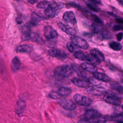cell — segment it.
Returning <instances> with one entry per match:
<instances>
[{
	"label": "cell",
	"instance_id": "4dcf8cb0",
	"mask_svg": "<svg viewBox=\"0 0 123 123\" xmlns=\"http://www.w3.org/2000/svg\"><path fill=\"white\" fill-rule=\"evenodd\" d=\"M91 17L92 19H93V20L95 22H96V23H97L98 24H102L103 23L102 21L97 15L92 14L91 15Z\"/></svg>",
	"mask_w": 123,
	"mask_h": 123
},
{
	"label": "cell",
	"instance_id": "74e56055",
	"mask_svg": "<svg viewBox=\"0 0 123 123\" xmlns=\"http://www.w3.org/2000/svg\"><path fill=\"white\" fill-rule=\"evenodd\" d=\"M37 0H27L28 2L32 4H33L36 3L37 1Z\"/></svg>",
	"mask_w": 123,
	"mask_h": 123
},
{
	"label": "cell",
	"instance_id": "3957f363",
	"mask_svg": "<svg viewBox=\"0 0 123 123\" xmlns=\"http://www.w3.org/2000/svg\"><path fill=\"white\" fill-rule=\"evenodd\" d=\"M74 98L77 103L83 106H89L92 102V100L90 98L79 94H75Z\"/></svg>",
	"mask_w": 123,
	"mask_h": 123
},
{
	"label": "cell",
	"instance_id": "6da1fadb",
	"mask_svg": "<svg viewBox=\"0 0 123 123\" xmlns=\"http://www.w3.org/2000/svg\"><path fill=\"white\" fill-rule=\"evenodd\" d=\"M73 72L71 65H63L57 67L55 69L54 73L58 78L62 79L71 76Z\"/></svg>",
	"mask_w": 123,
	"mask_h": 123
},
{
	"label": "cell",
	"instance_id": "7a4b0ae2",
	"mask_svg": "<svg viewBox=\"0 0 123 123\" xmlns=\"http://www.w3.org/2000/svg\"><path fill=\"white\" fill-rule=\"evenodd\" d=\"M71 40L72 44L79 48L86 49L89 47V44L86 41L81 37L73 36L71 37Z\"/></svg>",
	"mask_w": 123,
	"mask_h": 123
},
{
	"label": "cell",
	"instance_id": "e0dca14e",
	"mask_svg": "<svg viewBox=\"0 0 123 123\" xmlns=\"http://www.w3.org/2000/svg\"><path fill=\"white\" fill-rule=\"evenodd\" d=\"M92 74L94 77L98 80L106 83L109 82L111 81V78L103 73L96 72Z\"/></svg>",
	"mask_w": 123,
	"mask_h": 123
},
{
	"label": "cell",
	"instance_id": "f546056e",
	"mask_svg": "<svg viewBox=\"0 0 123 123\" xmlns=\"http://www.w3.org/2000/svg\"><path fill=\"white\" fill-rule=\"evenodd\" d=\"M49 98H52V99H59L61 98V96L57 93L56 91L52 90L49 92Z\"/></svg>",
	"mask_w": 123,
	"mask_h": 123
},
{
	"label": "cell",
	"instance_id": "9c48e42d",
	"mask_svg": "<svg viewBox=\"0 0 123 123\" xmlns=\"http://www.w3.org/2000/svg\"><path fill=\"white\" fill-rule=\"evenodd\" d=\"M63 19L67 23L75 25L76 24V20L74 13L72 11H67L64 13Z\"/></svg>",
	"mask_w": 123,
	"mask_h": 123
},
{
	"label": "cell",
	"instance_id": "5b68a950",
	"mask_svg": "<svg viewBox=\"0 0 123 123\" xmlns=\"http://www.w3.org/2000/svg\"><path fill=\"white\" fill-rule=\"evenodd\" d=\"M86 92L93 95H102L105 93V89L100 86H89L86 88Z\"/></svg>",
	"mask_w": 123,
	"mask_h": 123
},
{
	"label": "cell",
	"instance_id": "8992f818",
	"mask_svg": "<svg viewBox=\"0 0 123 123\" xmlns=\"http://www.w3.org/2000/svg\"><path fill=\"white\" fill-rule=\"evenodd\" d=\"M103 99L106 102L116 106H120L122 103V101L120 98L111 94L105 95L103 97Z\"/></svg>",
	"mask_w": 123,
	"mask_h": 123
},
{
	"label": "cell",
	"instance_id": "d6986e66",
	"mask_svg": "<svg viewBox=\"0 0 123 123\" xmlns=\"http://www.w3.org/2000/svg\"><path fill=\"white\" fill-rule=\"evenodd\" d=\"M56 91L61 97L68 96L72 92V90L70 88L64 86H61Z\"/></svg>",
	"mask_w": 123,
	"mask_h": 123
},
{
	"label": "cell",
	"instance_id": "5bb4252c",
	"mask_svg": "<svg viewBox=\"0 0 123 123\" xmlns=\"http://www.w3.org/2000/svg\"><path fill=\"white\" fill-rule=\"evenodd\" d=\"M73 71L75 72L77 75L82 78L86 77L87 74L86 71L84 70L81 67L76 64H72L71 65Z\"/></svg>",
	"mask_w": 123,
	"mask_h": 123
},
{
	"label": "cell",
	"instance_id": "d6a6232c",
	"mask_svg": "<svg viewBox=\"0 0 123 123\" xmlns=\"http://www.w3.org/2000/svg\"><path fill=\"white\" fill-rule=\"evenodd\" d=\"M66 47L71 52H73L74 50V47L72 43H70V42H68L66 44Z\"/></svg>",
	"mask_w": 123,
	"mask_h": 123
},
{
	"label": "cell",
	"instance_id": "2e32d148",
	"mask_svg": "<svg viewBox=\"0 0 123 123\" xmlns=\"http://www.w3.org/2000/svg\"><path fill=\"white\" fill-rule=\"evenodd\" d=\"M58 25L59 27L62 29V30L66 34L72 36H75V35L76 34L75 31L71 26L65 25L62 23H58Z\"/></svg>",
	"mask_w": 123,
	"mask_h": 123
},
{
	"label": "cell",
	"instance_id": "ab89813d",
	"mask_svg": "<svg viewBox=\"0 0 123 123\" xmlns=\"http://www.w3.org/2000/svg\"><path fill=\"white\" fill-rule=\"evenodd\" d=\"M16 20H17V23H18V24H21L23 22L22 20L20 18H19V17L17 18Z\"/></svg>",
	"mask_w": 123,
	"mask_h": 123
},
{
	"label": "cell",
	"instance_id": "9a60e30c",
	"mask_svg": "<svg viewBox=\"0 0 123 123\" xmlns=\"http://www.w3.org/2000/svg\"><path fill=\"white\" fill-rule=\"evenodd\" d=\"M33 49V46L28 44L19 45L16 48V51L19 53H30Z\"/></svg>",
	"mask_w": 123,
	"mask_h": 123
},
{
	"label": "cell",
	"instance_id": "d4e9b609",
	"mask_svg": "<svg viewBox=\"0 0 123 123\" xmlns=\"http://www.w3.org/2000/svg\"><path fill=\"white\" fill-rule=\"evenodd\" d=\"M98 34L100 37L102 38L109 39L112 37V35L111 34L110 32L105 29H100Z\"/></svg>",
	"mask_w": 123,
	"mask_h": 123
},
{
	"label": "cell",
	"instance_id": "30bf717a",
	"mask_svg": "<svg viewBox=\"0 0 123 123\" xmlns=\"http://www.w3.org/2000/svg\"><path fill=\"white\" fill-rule=\"evenodd\" d=\"M26 102L25 100L23 98H20L17 101L15 106V112L18 116H21L25 109Z\"/></svg>",
	"mask_w": 123,
	"mask_h": 123
},
{
	"label": "cell",
	"instance_id": "603a6c76",
	"mask_svg": "<svg viewBox=\"0 0 123 123\" xmlns=\"http://www.w3.org/2000/svg\"><path fill=\"white\" fill-rule=\"evenodd\" d=\"M90 53L91 54H93L95 57H96L100 62L103 61L105 59V58L103 53L101 52H100L99 50L96 49H94L91 50Z\"/></svg>",
	"mask_w": 123,
	"mask_h": 123
},
{
	"label": "cell",
	"instance_id": "4fadbf2b",
	"mask_svg": "<svg viewBox=\"0 0 123 123\" xmlns=\"http://www.w3.org/2000/svg\"><path fill=\"white\" fill-rule=\"evenodd\" d=\"M72 82L75 86L80 87H87L89 86L90 85V83L89 81L78 78H74L73 79Z\"/></svg>",
	"mask_w": 123,
	"mask_h": 123
},
{
	"label": "cell",
	"instance_id": "8fae6325",
	"mask_svg": "<svg viewBox=\"0 0 123 123\" xmlns=\"http://www.w3.org/2000/svg\"><path fill=\"white\" fill-rule=\"evenodd\" d=\"M60 105L64 109L67 111H73L75 109L76 105L69 99H62L60 101Z\"/></svg>",
	"mask_w": 123,
	"mask_h": 123
},
{
	"label": "cell",
	"instance_id": "44dd1931",
	"mask_svg": "<svg viewBox=\"0 0 123 123\" xmlns=\"http://www.w3.org/2000/svg\"><path fill=\"white\" fill-rule=\"evenodd\" d=\"M86 62H90L95 65H99L100 63V61L96 57L91 53L86 55Z\"/></svg>",
	"mask_w": 123,
	"mask_h": 123
},
{
	"label": "cell",
	"instance_id": "4316f807",
	"mask_svg": "<svg viewBox=\"0 0 123 123\" xmlns=\"http://www.w3.org/2000/svg\"><path fill=\"white\" fill-rule=\"evenodd\" d=\"M74 57L75 58L83 61H86V55L82 52H76L74 53Z\"/></svg>",
	"mask_w": 123,
	"mask_h": 123
},
{
	"label": "cell",
	"instance_id": "ffe728a7",
	"mask_svg": "<svg viewBox=\"0 0 123 123\" xmlns=\"http://www.w3.org/2000/svg\"><path fill=\"white\" fill-rule=\"evenodd\" d=\"M30 40H31L33 42H35L40 45H43L45 43L44 40L41 37V36L36 33L32 32L30 37Z\"/></svg>",
	"mask_w": 123,
	"mask_h": 123
},
{
	"label": "cell",
	"instance_id": "f1b7e54d",
	"mask_svg": "<svg viewBox=\"0 0 123 123\" xmlns=\"http://www.w3.org/2000/svg\"><path fill=\"white\" fill-rule=\"evenodd\" d=\"M111 87L115 89L116 91H118L120 93H122L123 91V88L121 86H120L119 84L116 83H112L111 84Z\"/></svg>",
	"mask_w": 123,
	"mask_h": 123
},
{
	"label": "cell",
	"instance_id": "ba28073f",
	"mask_svg": "<svg viewBox=\"0 0 123 123\" xmlns=\"http://www.w3.org/2000/svg\"><path fill=\"white\" fill-rule=\"evenodd\" d=\"M48 53L50 56L61 60H65L67 58L66 54L63 50L61 49H50L49 50Z\"/></svg>",
	"mask_w": 123,
	"mask_h": 123
},
{
	"label": "cell",
	"instance_id": "7c38bea8",
	"mask_svg": "<svg viewBox=\"0 0 123 123\" xmlns=\"http://www.w3.org/2000/svg\"><path fill=\"white\" fill-rule=\"evenodd\" d=\"M101 117V114L97 111L95 110H88L87 111L85 114L84 117L86 120H95L100 118Z\"/></svg>",
	"mask_w": 123,
	"mask_h": 123
},
{
	"label": "cell",
	"instance_id": "1f68e13d",
	"mask_svg": "<svg viewBox=\"0 0 123 123\" xmlns=\"http://www.w3.org/2000/svg\"><path fill=\"white\" fill-rule=\"evenodd\" d=\"M100 28L98 26L96 25L95 24H93L91 25V30L94 33H98V32L100 30Z\"/></svg>",
	"mask_w": 123,
	"mask_h": 123
},
{
	"label": "cell",
	"instance_id": "f35d334b",
	"mask_svg": "<svg viewBox=\"0 0 123 123\" xmlns=\"http://www.w3.org/2000/svg\"><path fill=\"white\" fill-rule=\"evenodd\" d=\"M116 21L117 23H119V24H122L123 22V20L121 19H119V18H116Z\"/></svg>",
	"mask_w": 123,
	"mask_h": 123
},
{
	"label": "cell",
	"instance_id": "b9f144b4",
	"mask_svg": "<svg viewBox=\"0 0 123 123\" xmlns=\"http://www.w3.org/2000/svg\"><path fill=\"white\" fill-rule=\"evenodd\" d=\"M123 123V122H122V121H119V122H118V123Z\"/></svg>",
	"mask_w": 123,
	"mask_h": 123
},
{
	"label": "cell",
	"instance_id": "7402d4cb",
	"mask_svg": "<svg viewBox=\"0 0 123 123\" xmlns=\"http://www.w3.org/2000/svg\"><path fill=\"white\" fill-rule=\"evenodd\" d=\"M11 65L13 71L16 72L17 71H18L21 65V62L19 59L17 57H15L14 58H13L12 60Z\"/></svg>",
	"mask_w": 123,
	"mask_h": 123
},
{
	"label": "cell",
	"instance_id": "cb8c5ba5",
	"mask_svg": "<svg viewBox=\"0 0 123 123\" xmlns=\"http://www.w3.org/2000/svg\"><path fill=\"white\" fill-rule=\"evenodd\" d=\"M123 117L122 114H115L113 115L106 116L104 118V120L110 121H122Z\"/></svg>",
	"mask_w": 123,
	"mask_h": 123
},
{
	"label": "cell",
	"instance_id": "836d02e7",
	"mask_svg": "<svg viewBox=\"0 0 123 123\" xmlns=\"http://www.w3.org/2000/svg\"><path fill=\"white\" fill-rule=\"evenodd\" d=\"M123 29V26L122 25H115L113 27V30L114 31H117Z\"/></svg>",
	"mask_w": 123,
	"mask_h": 123
},
{
	"label": "cell",
	"instance_id": "60d3db41",
	"mask_svg": "<svg viewBox=\"0 0 123 123\" xmlns=\"http://www.w3.org/2000/svg\"><path fill=\"white\" fill-rule=\"evenodd\" d=\"M92 0L93 2H97V1H98V0Z\"/></svg>",
	"mask_w": 123,
	"mask_h": 123
},
{
	"label": "cell",
	"instance_id": "52a82bcc",
	"mask_svg": "<svg viewBox=\"0 0 123 123\" xmlns=\"http://www.w3.org/2000/svg\"><path fill=\"white\" fill-rule=\"evenodd\" d=\"M44 34L45 37L48 40L55 38L58 36L57 31L50 25H47L44 27Z\"/></svg>",
	"mask_w": 123,
	"mask_h": 123
},
{
	"label": "cell",
	"instance_id": "8d00e7d4",
	"mask_svg": "<svg viewBox=\"0 0 123 123\" xmlns=\"http://www.w3.org/2000/svg\"><path fill=\"white\" fill-rule=\"evenodd\" d=\"M78 123H90V122L86 119H84V120H80Z\"/></svg>",
	"mask_w": 123,
	"mask_h": 123
},
{
	"label": "cell",
	"instance_id": "d590c367",
	"mask_svg": "<svg viewBox=\"0 0 123 123\" xmlns=\"http://www.w3.org/2000/svg\"><path fill=\"white\" fill-rule=\"evenodd\" d=\"M87 6H88V7L91 10H92V11H94V12H97V11H98L97 9L94 6H93V5L90 4H87Z\"/></svg>",
	"mask_w": 123,
	"mask_h": 123
},
{
	"label": "cell",
	"instance_id": "277c9868",
	"mask_svg": "<svg viewBox=\"0 0 123 123\" xmlns=\"http://www.w3.org/2000/svg\"><path fill=\"white\" fill-rule=\"evenodd\" d=\"M60 9V6L51 3V4L45 9L44 13L48 17L53 18L57 15Z\"/></svg>",
	"mask_w": 123,
	"mask_h": 123
},
{
	"label": "cell",
	"instance_id": "83f0119b",
	"mask_svg": "<svg viewBox=\"0 0 123 123\" xmlns=\"http://www.w3.org/2000/svg\"><path fill=\"white\" fill-rule=\"evenodd\" d=\"M51 4V2L49 1H41L39 2L37 6V8L38 9H46L48 7L50 4Z\"/></svg>",
	"mask_w": 123,
	"mask_h": 123
},
{
	"label": "cell",
	"instance_id": "484cf974",
	"mask_svg": "<svg viewBox=\"0 0 123 123\" xmlns=\"http://www.w3.org/2000/svg\"><path fill=\"white\" fill-rule=\"evenodd\" d=\"M110 47L111 49L116 51H119L122 49V45L120 43L116 41H112L110 43Z\"/></svg>",
	"mask_w": 123,
	"mask_h": 123
},
{
	"label": "cell",
	"instance_id": "7bdbcfd3",
	"mask_svg": "<svg viewBox=\"0 0 123 123\" xmlns=\"http://www.w3.org/2000/svg\"><path fill=\"white\" fill-rule=\"evenodd\" d=\"M18 0V1H19V0Z\"/></svg>",
	"mask_w": 123,
	"mask_h": 123
},
{
	"label": "cell",
	"instance_id": "e575fe53",
	"mask_svg": "<svg viewBox=\"0 0 123 123\" xmlns=\"http://www.w3.org/2000/svg\"><path fill=\"white\" fill-rule=\"evenodd\" d=\"M123 33H122V32L119 33L118 34H117V35H116V38H117L118 41H120L122 40V39L123 38Z\"/></svg>",
	"mask_w": 123,
	"mask_h": 123
},
{
	"label": "cell",
	"instance_id": "ac0fdd59",
	"mask_svg": "<svg viewBox=\"0 0 123 123\" xmlns=\"http://www.w3.org/2000/svg\"><path fill=\"white\" fill-rule=\"evenodd\" d=\"M81 67L84 70L87 71L92 73L97 72L98 71V68L95 65L87 62L82 63L81 64Z\"/></svg>",
	"mask_w": 123,
	"mask_h": 123
}]
</instances>
